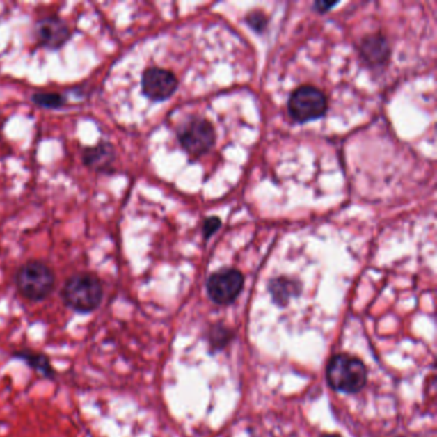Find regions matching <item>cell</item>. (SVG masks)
Returning <instances> with one entry per match:
<instances>
[{
	"mask_svg": "<svg viewBox=\"0 0 437 437\" xmlns=\"http://www.w3.org/2000/svg\"><path fill=\"white\" fill-rule=\"evenodd\" d=\"M177 89V77L170 70L150 67L141 74V93L152 102H164L170 99Z\"/></svg>",
	"mask_w": 437,
	"mask_h": 437,
	"instance_id": "cell-7",
	"label": "cell"
},
{
	"mask_svg": "<svg viewBox=\"0 0 437 437\" xmlns=\"http://www.w3.org/2000/svg\"><path fill=\"white\" fill-rule=\"evenodd\" d=\"M221 227V219L217 217L207 219L204 223V236L205 239H209L217 230Z\"/></svg>",
	"mask_w": 437,
	"mask_h": 437,
	"instance_id": "cell-16",
	"label": "cell"
},
{
	"mask_svg": "<svg viewBox=\"0 0 437 437\" xmlns=\"http://www.w3.org/2000/svg\"><path fill=\"white\" fill-rule=\"evenodd\" d=\"M321 437H341L340 435H337V434H324Z\"/></svg>",
	"mask_w": 437,
	"mask_h": 437,
	"instance_id": "cell-18",
	"label": "cell"
},
{
	"mask_svg": "<svg viewBox=\"0 0 437 437\" xmlns=\"http://www.w3.org/2000/svg\"><path fill=\"white\" fill-rule=\"evenodd\" d=\"M33 104L44 109H61L65 106V99L63 94L59 93H35L31 97Z\"/></svg>",
	"mask_w": 437,
	"mask_h": 437,
	"instance_id": "cell-14",
	"label": "cell"
},
{
	"mask_svg": "<svg viewBox=\"0 0 437 437\" xmlns=\"http://www.w3.org/2000/svg\"><path fill=\"white\" fill-rule=\"evenodd\" d=\"M177 138L187 154L200 157L211 152L217 136L211 122L202 117H191L178 127Z\"/></svg>",
	"mask_w": 437,
	"mask_h": 437,
	"instance_id": "cell-4",
	"label": "cell"
},
{
	"mask_svg": "<svg viewBox=\"0 0 437 437\" xmlns=\"http://www.w3.org/2000/svg\"><path fill=\"white\" fill-rule=\"evenodd\" d=\"M362 56L370 65H383L389 58L390 49L386 40L381 35L365 38L360 47Z\"/></svg>",
	"mask_w": 437,
	"mask_h": 437,
	"instance_id": "cell-11",
	"label": "cell"
},
{
	"mask_svg": "<svg viewBox=\"0 0 437 437\" xmlns=\"http://www.w3.org/2000/svg\"><path fill=\"white\" fill-rule=\"evenodd\" d=\"M336 6V3H316L317 10L318 12H321V13H324V12H327L328 9L332 8V7H335Z\"/></svg>",
	"mask_w": 437,
	"mask_h": 437,
	"instance_id": "cell-17",
	"label": "cell"
},
{
	"mask_svg": "<svg viewBox=\"0 0 437 437\" xmlns=\"http://www.w3.org/2000/svg\"><path fill=\"white\" fill-rule=\"evenodd\" d=\"M9 356L26 363L29 368H31L33 372L38 373L45 380L56 381L58 379L57 370L53 367L50 358L45 353L36 351L33 349L21 348L13 350Z\"/></svg>",
	"mask_w": 437,
	"mask_h": 437,
	"instance_id": "cell-10",
	"label": "cell"
},
{
	"mask_svg": "<svg viewBox=\"0 0 437 437\" xmlns=\"http://www.w3.org/2000/svg\"><path fill=\"white\" fill-rule=\"evenodd\" d=\"M234 337V332L225 324H213L207 332V340L213 351H218L226 348Z\"/></svg>",
	"mask_w": 437,
	"mask_h": 437,
	"instance_id": "cell-13",
	"label": "cell"
},
{
	"mask_svg": "<svg viewBox=\"0 0 437 437\" xmlns=\"http://www.w3.org/2000/svg\"><path fill=\"white\" fill-rule=\"evenodd\" d=\"M287 106L292 118L304 123L324 117L327 111V99L315 86H301L292 93Z\"/></svg>",
	"mask_w": 437,
	"mask_h": 437,
	"instance_id": "cell-5",
	"label": "cell"
},
{
	"mask_svg": "<svg viewBox=\"0 0 437 437\" xmlns=\"http://www.w3.org/2000/svg\"><path fill=\"white\" fill-rule=\"evenodd\" d=\"M18 294L29 301L39 303L48 299L56 289V273L41 260H29L15 273Z\"/></svg>",
	"mask_w": 437,
	"mask_h": 437,
	"instance_id": "cell-3",
	"label": "cell"
},
{
	"mask_svg": "<svg viewBox=\"0 0 437 437\" xmlns=\"http://www.w3.org/2000/svg\"><path fill=\"white\" fill-rule=\"evenodd\" d=\"M326 380L332 390L351 395L365 389L368 371L362 359L341 353L330 359L326 368Z\"/></svg>",
	"mask_w": 437,
	"mask_h": 437,
	"instance_id": "cell-2",
	"label": "cell"
},
{
	"mask_svg": "<svg viewBox=\"0 0 437 437\" xmlns=\"http://www.w3.org/2000/svg\"><path fill=\"white\" fill-rule=\"evenodd\" d=\"M243 273L232 268L221 269L207 281L208 296L217 305L232 304L243 292Z\"/></svg>",
	"mask_w": 437,
	"mask_h": 437,
	"instance_id": "cell-6",
	"label": "cell"
},
{
	"mask_svg": "<svg viewBox=\"0 0 437 437\" xmlns=\"http://www.w3.org/2000/svg\"><path fill=\"white\" fill-rule=\"evenodd\" d=\"M269 292L277 305H287L292 298H296L301 292V285L287 277H278L269 283Z\"/></svg>",
	"mask_w": 437,
	"mask_h": 437,
	"instance_id": "cell-12",
	"label": "cell"
},
{
	"mask_svg": "<svg viewBox=\"0 0 437 437\" xmlns=\"http://www.w3.org/2000/svg\"><path fill=\"white\" fill-rule=\"evenodd\" d=\"M1 423H3V422H0V424H1Z\"/></svg>",
	"mask_w": 437,
	"mask_h": 437,
	"instance_id": "cell-19",
	"label": "cell"
},
{
	"mask_svg": "<svg viewBox=\"0 0 437 437\" xmlns=\"http://www.w3.org/2000/svg\"><path fill=\"white\" fill-rule=\"evenodd\" d=\"M81 159L84 166L89 170L102 175H111L116 170L114 163L117 159V154L113 144L102 140L97 145L85 148L82 150Z\"/></svg>",
	"mask_w": 437,
	"mask_h": 437,
	"instance_id": "cell-9",
	"label": "cell"
},
{
	"mask_svg": "<svg viewBox=\"0 0 437 437\" xmlns=\"http://www.w3.org/2000/svg\"><path fill=\"white\" fill-rule=\"evenodd\" d=\"M246 22L251 26V29H254L255 31L260 33V31H263L266 29L267 18L263 16L262 13H251V16L248 17Z\"/></svg>",
	"mask_w": 437,
	"mask_h": 437,
	"instance_id": "cell-15",
	"label": "cell"
},
{
	"mask_svg": "<svg viewBox=\"0 0 437 437\" xmlns=\"http://www.w3.org/2000/svg\"><path fill=\"white\" fill-rule=\"evenodd\" d=\"M103 298V283L91 272H80L68 277L61 290V299L65 307L80 315L95 312Z\"/></svg>",
	"mask_w": 437,
	"mask_h": 437,
	"instance_id": "cell-1",
	"label": "cell"
},
{
	"mask_svg": "<svg viewBox=\"0 0 437 437\" xmlns=\"http://www.w3.org/2000/svg\"><path fill=\"white\" fill-rule=\"evenodd\" d=\"M35 38L42 48L59 50L72 38V31L65 19L58 16H47L35 24Z\"/></svg>",
	"mask_w": 437,
	"mask_h": 437,
	"instance_id": "cell-8",
	"label": "cell"
}]
</instances>
